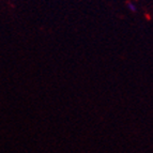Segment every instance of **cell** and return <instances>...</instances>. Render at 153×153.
Listing matches in <instances>:
<instances>
[{
	"mask_svg": "<svg viewBox=\"0 0 153 153\" xmlns=\"http://www.w3.org/2000/svg\"><path fill=\"white\" fill-rule=\"evenodd\" d=\"M128 9L130 11H132V12H135L137 10V5L133 2V1H130V2H128Z\"/></svg>",
	"mask_w": 153,
	"mask_h": 153,
	"instance_id": "6da1fadb",
	"label": "cell"
}]
</instances>
